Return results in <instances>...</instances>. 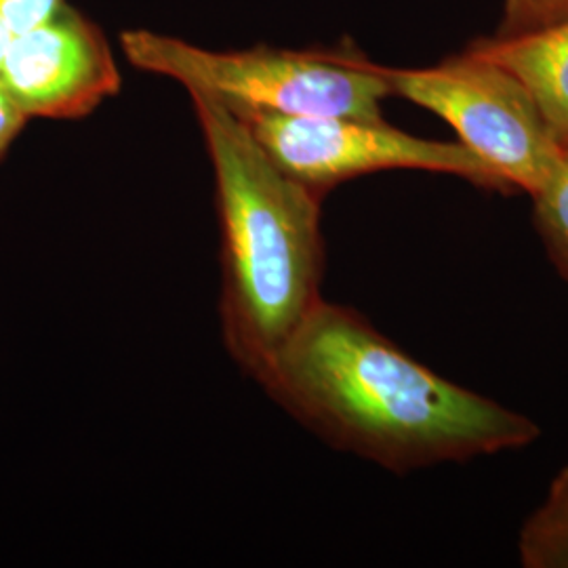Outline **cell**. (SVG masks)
I'll return each mask as SVG.
<instances>
[{"label": "cell", "mask_w": 568, "mask_h": 568, "mask_svg": "<svg viewBox=\"0 0 568 568\" xmlns=\"http://www.w3.org/2000/svg\"><path fill=\"white\" fill-rule=\"evenodd\" d=\"M392 93L450 124L467 150L511 190L535 196L565 148L554 138L525 82L467 49L429 68H384Z\"/></svg>", "instance_id": "cell-4"}, {"label": "cell", "mask_w": 568, "mask_h": 568, "mask_svg": "<svg viewBox=\"0 0 568 568\" xmlns=\"http://www.w3.org/2000/svg\"><path fill=\"white\" fill-rule=\"evenodd\" d=\"M121 84L102 28L70 4L13 34L0 63V87L28 121H79L116 95Z\"/></svg>", "instance_id": "cell-6"}, {"label": "cell", "mask_w": 568, "mask_h": 568, "mask_svg": "<svg viewBox=\"0 0 568 568\" xmlns=\"http://www.w3.org/2000/svg\"><path fill=\"white\" fill-rule=\"evenodd\" d=\"M469 49L525 82L554 138L568 148V21L518 39H483Z\"/></svg>", "instance_id": "cell-7"}, {"label": "cell", "mask_w": 568, "mask_h": 568, "mask_svg": "<svg viewBox=\"0 0 568 568\" xmlns=\"http://www.w3.org/2000/svg\"><path fill=\"white\" fill-rule=\"evenodd\" d=\"M28 119L21 114L20 108L11 102V98L0 87V159L9 150V145L20 135Z\"/></svg>", "instance_id": "cell-12"}, {"label": "cell", "mask_w": 568, "mask_h": 568, "mask_svg": "<svg viewBox=\"0 0 568 568\" xmlns=\"http://www.w3.org/2000/svg\"><path fill=\"white\" fill-rule=\"evenodd\" d=\"M518 554L523 567L568 568V464L523 525Z\"/></svg>", "instance_id": "cell-8"}, {"label": "cell", "mask_w": 568, "mask_h": 568, "mask_svg": "<svg viewBox=\"0 0 568 568\" xmlns=\"http://www.w3.org/2000/svg\"><path fill=\"white\" fill-rule=\"evenodd\" d=\"M65 4V0H0V9L11 34H21L53 18Z\"/></svg>", "instance_id": "cell-11"}, {"label": "cell", "mask_w": 568, "mask_h": 568, "mask_svg": "<svg viewBox=\"0 0 568 568\" xmlns=\"http://www.w3.org/2000/svg\"><path fill=\"white\" fill-rule=\"evenodd\" d=\"M11 30H9V26H7V20H4V16H2V9H0V63H2V58H4V51H7V47H9V42H11Z\"/></svg>", "instance_id": "cell-13"}, {"label": "cell", "mask_w": 568, "mask_h": 568, "mask_svg": "<svg viewBox=\"0 0 568 568\" xmlns=\"http://www.w3.org/2000/svg\"><path fill=\"white\" fill-rule=\"evenodd\" d=\"M187 93L215 173L225 347L260 379L323 300V194L286 175L227 105Z\"/></svg>", "instance_id": "cell-2"}, {"label": "cell", "mask_w": 568, "mask_h": 568, "mask_svg": "<svg viewBox=\"0 0 568 568\" xmlns=\"http://www.w3.org/2000/svg\"><path fill=\"white\" fill-rule=\"evenodd\" d=\"M234 114L286 175L323 196L337 183L394 169L453 175L497 192L511 190L464 143L417 138L384 119Z\"/></svg>", "instance_id": "cell-5"}, {"label": "cell", "mask_w": 568, "mask_h": 568, "mask_svg": "<svg viewBox=\"0 0 568 568\" xmlns=\"http://www.w3.org/2000/svg\"><path fill=\"white\" fill-rule=\"evenodd\" d=\"M568 21V0H504L497 39H518Z\"/></svg>", "instance_id": "cell-10"}, {"label": "cell", "mask_w": 568, "mask_h": 568, "mask_svg": "<svg viewBox=\"0 0 568 568\" xmlns=\"http://www.w3.org/2000/svg\"><path fill=\"white\" fill-rule=\"evenodd\" d=\"M257 382L328 445L398 474L528 447L541 434L527 415L448 382L325 300Z\"/></svg>", "instance_id": "cell-1"}, {"label": "cell", "mask_w": 568, "mask_h": 568, "mask_svg": "<svg viewBox=\"0 0 568 568\" xmlns=\"http://www.w3.org/2000/svg\"><path fill=\"white\" fill-rule=\"evenodd\" d=\"M121 47L138 70L182 82L232 112L384 119L382 103L394 95L384 65L356 49L209 51L150 30L122 32Z\"/></svg>", "instance_id": "cell-3"}, {"label": "cell", "mask_w": 568, "mask_h": 568, "mask_svg": "<svg viewBox=\"0 0 568 568\" xmlns=\"http://www.w3.org/2000/svg\"><path fill=\"white\" fill-rule=\"evenodd\" d=\"M532 199V215L549 260L568 281V148L556 171Z\"/></svg>", "instance_id": "cell-9"}]
</instances>
